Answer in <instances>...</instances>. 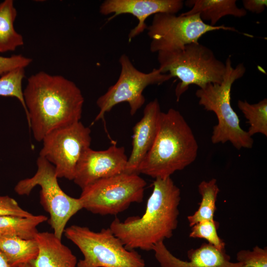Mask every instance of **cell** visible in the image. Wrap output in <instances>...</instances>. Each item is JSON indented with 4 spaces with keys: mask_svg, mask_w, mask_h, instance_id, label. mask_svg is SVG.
<instances>
[{
    "mask_svg": "<svg viewBox=\"0 0 267 267\" xmlns=\"http://www.w3.org/2000/svg\"><path fill=\"white\" fill-rule=\"evenodd\" d=\"M29 128L42 141L50 132L80 121L84 98L73 81L41 71L31 75L23 90Z\"/></svg>",
    "mask_w": 267,
    "mask_h": 267,
    "instance_id": "cell-1",
    "label": "cell"
},
{
    "mask_svg": "<svg viewBox=\"0 0 267 267\" xmlns=\"http://www.w3.org/2000/svg\"><path fill=\"white\" fill-rule=\"evenodd\" d=\"M144 213L123 222L116 218L109 228L130 250H152L158 243L170 238L178 225L180 190L169 177L156 178Z\"/></svg>",
    "mask_w": 267,
    "mask_h": 267,
    "instance_id": "cell-2",
    "label": "cell"
},
{
    "mask_svg": "<svg viewBox=\"0 0 267 267\" xmlns=\"http://www.w3.org/2000/svg\"><path fill=\"white\" fill-rule=\"evenodd\" d=\"M198 150L191 128L178 111L170 108L161 112L156 138L137 174L155 179L171 177L194 162Z\"/></svg>",
    "mask_w": 267,
    "mask_h": 267,
    "instance_id": "cell-3",
    "label": "cell"
},
{
    "mask_svg": "<svg viewBox=\"0 0 267 267\" xmlns=\"http://www.w3.org/2000/svg\"><path fill=\"white\" fill-rule=\"evenodd\" d=\"M225 71L221 84H209L198 89L195 94L199 104L207 111L216 114L218 124L213 129L211 140L213 143L230 142L237 149L251 148L254 140L247 131L240 126V120L231 107L230 94L232 84L242 78L246 68L243 63L235 67L232 66L230 56L226 59Z\"/></svg>",
    "mask_w": 267,
    "mask_h": 267,
    "instance_id": "cell-4",
    "label": "cell"
},
{
    "mask_svg": "<svg viewBox=\"0 0 267 267\" xmlns=\"http://www.w3.org/2000/svg\"><path fill=\"white\" fill-rule=\"evenodd\" d=\"M158 69L163 74L178 78L175 89L177 101L191 85L199 89L209 84H221L225 65L216 57L213 51L200 44L191 43L181 49L157 52Z\"/></svg>",
    "mask_w": 267,
    "mask_h": 267,
    "instance_id": "cell-5",
    "label": "cell"
},
{
    "mask_svg": "<svg viewBox=\"0 0 267 267\" xmlns=\"http://www.w3.org/2000/svg\"><path fill=\"white\" fill-rule=\"evenodd\" d=\"M63 233L84 256L77 267H145L141 255L126 249L110 228L95 232L86 226L72 225L65 228Z\"/></svg>",
    "mask_w": 267,
    "mask_h": 267,
    "instance_id": "cell-6",
    "label": "cell"
},
{
    "mask_svg": "<svg viewBox=\"0 0 267 267\" xmlns=\"http://www.w3.org/2000/svg\"><path fill=\"white\" fill-rule=\"evenodd\" d=\"M37 165L35 175L20 180L14 190L18 195H28L34 187L40 186L41 203L49 215L48 222L53 233L61 239L68 222L83 208L79 198L69 196L61 189L50 163L39 156Z\"/></svg>",
    "mask_w": 267,
    "mask_h": 267,
    "instance_id": "cell-7",
    "label": "cell"
},
{
    "mask_svg": "<svg viewBox=\"0 0 267 267\" xmlns=\"http://www.w3.org/2000/svg\"><path fill=\"white\" fill-rule=\"evenodd\" d=\"M146 181L137 174L122 173L98 180L82 189L83 209L95 214L117 215L143 201Z\"/></svg>",
    "mask_w": 267,
    "mask_h": 267,
    "instance_id": "cell-8",
    "label": "cell"
},
{
    "mask_svg": "<svg viewBox=\"0 0 267 267\" xmlns=\"http://www.w3.org/2000/svg\"><path fill=\"white\" fill-rule=\"evenodd\" d=\"M119 61L121 71L118 79L97 99L99 111L92 124L104 120L106 113L122 102L128 103L130 113L134 116L145 103V98L142 93L147 87L160 85L172 78L168 74L162 73L158 68H154L148 73L138 70L126 54L120 56Z\"/></svg>",
    "mask_w": 267,
    "mask_h": 267,
    "instance_id": "cell-9",
    "label": "cell"
},
{
    "mask_svg": "<svg viewBox=\"0 0 267 267\" xmlns=\"http://www.w3.org/2000/svg\"><path fill=\"white\" fill-rule=\"evenodd\" d=\"M146 30L151 39L150 50L157 53L181 49L188 44L198 43L199 39L209 32H238L234 27L223 25L211 26L202 20L198 14L177 16L168 13L154 15Z\"/></svg>",
    "mask_w": 267,
    "mask_h": 267,
    "instance_id": "cell-10",
    "label": "cell"
},
{
    "mask_svg": "<svg viewBox=\"0 0 267 267\" xmlns=\"http://www.w3.org/2000/svg\"><path fill=\"white\" fill-rule=\"evenodd\" d=\"M90 133L81 121L56 129L43 138L40 156L54 167L58 178L73 180L81 157L90 147Z\"/></svg>",
    "mask_w": 267,
    "mask_h": 267,
    "instance_id": "cell-11",
    "label": "cell"
},
{
    "mask_svg": "<svg viewBox=\"0 0 267 267\" xmlns=\"http://www.w3.org/2000/svg\"><path fill=\"white\" fill-rule=\"evenodd\" d=\"M128 159L124 147L115 141L104 150L89 147L81 157L73 180L83 189L98 180L124 173Z\"/></svg>",
    "mask_w": 267,
    "mask_h": 267,
    "instance_id": "cell-12",
    "label": "cell"
},
{
    "mask_svg": "<svg viewBox=\"0 0 267 267\" xmlns=\"http://www.w3.org/2000/svg\"><path fill=\"white\" fill-rule=\"evenodd\" d=\"M183 4L181 0H106L100 4L99 12L103 15L112 14L108 20L124 14L135 17L138 22L129 34L130 42L146 30L148 17L159 13L176 14Z\"/></svg>",
    "mask_w": 267,
    "mask_h": 267,
    "instance_id": "cell-13",
    "label": "cell"
},
{
    "mask_svg": "<svg viewBox=\"0 0 267 267\" xmlns=\"http://www.w3.org/2000/svg\"><path fill=\"white\" fill-rule=\"evenodd\" d=\"M152 250L161 267H242L240 263L231 261L225 249L220 250L208 243H203L198 248L188 250V261L174 256L164 241L156 244Z\"/></svg>",
    "mask_w": 267,
    "mask_h": 267,
    "instance_id": "cell-14",
    "label": "cell"
},
{
    "mask_svg": "<svg viewBox=\"0 0 267 267\" xmlns=\"http://www.w3.org/2000/svg\"><path fill=\"white\" fill-rule=\"evenodd\" d=\"M161 112L157 98L146 105L142 118L133 128L132 150L124 173L137 174L140 164L150 150L156 138Z\"/></svg>",
    "mask_w": 267,
    "mask_h": 267,
    "instance_id": "cell-15",
    "label": "cell"
},
{
    "mask_svg": "<svg viewBox=\"0 0 267 267\" xmlns=\"http://www.w3.org/2000/svg\"><path fill=\"white\" fill-rule=\"evenodd\" d=\"M35 239L39 253L31 262L34 267H77L76 257L53 233L38 232Z\"/></svg>",
    "mask_w": 267,
    "mask_h": 267,
    "instance_id": "cell-16",
    "label": "cell"
},
{
    "mask_svg": "<svg viewBox=\"0 0 267 267\" xmlns=\"http://www.w3.org/2000/svg\"><path fill=\"white\" fill-rule=\"evenodd\" d=\"M185 4L191 9L182 15L198 14L202 20L210 21L213 26L225 16L241 18L247 14L246 10L237 6L235 0H188Z\"/></svg>",
    "mask_w": 267,
    "mask_h": 267,
    "instance_id": "cell-17",
    "label": "cell"
},
{
    "mask_svg": "<svg viewBox=\"0 0 267 267\" xmlns=\"http://www.w3.org/2000/svg\"><path fill=\"white\" fill-rule=\"evenodd\" d=\"M0 251L10 267H16L34 261L39 253V247L35 239L3 236H0Z\"/></svg>",
    "mask_w": 267,
    "mask_h": 267,
    "instance_id": "cell-18",
    "label": "cell"
},
{
    "mask_svg": "<svg viewBox=\"0 0 267 267\" xmlns=\"http://www.w3.org/2000/svg\"><path fill=\"white\" fill-rule=\"evenodd\" d=\"M17 14L13 0L0 3V52L14 51L24 44L23 36L14 26Z\"/></svg>",
    "mask_w": 267,
    "mask_h": 267,
    "instance_id": "cell-19",
    "label": "cell"
},
{
    "mask_svg": "<svg viewBox=\"0 0 267 267\" xmlns=\"http://www.w3.org/2000/svg\"><path fill=\"white\" fill-rule=\"evenodd\" d=\"M42 215L29 217L12 216H0V236H16L26 239H35L38 232L37 227L47 221Z\"/></svg>",
    "mask_w": 267,
    "mask_h": 267,
    "instance_id": "cell-20",
    "label": "cell"
},
{
    "mask_svg": "<svg viewBox=\"0 0 267 267\" xmlns=\"http://www.w3.org/2000/svg\"><path fill=\"white\" fill-rule=\"evenodd\" d=\"M217 182V179L213 178L208 181H202L198 185L201 200L198 209L192 215L187 217L190 227L204 220H214L217 209L216 203L220 192Z\"/></svg>",
    "mask_w": 267,
    "mask_h": 267,
    "instance_id": "cell-21",
    "label": "cell"
},
{
    "mask_svg": "<svg viewBox=\"0 0 267 267\" xmlns=\"http://www.w3.org/2000/svg\"><path fill=\"white\" fill-rule=\"evenodd\" d=\"M237 106L250 125L247 131L249 135L252 137L261 134L267 136V99L265 98L255 104L239 100Z\"/></svg>",
    "mask_w": 267,
    "mask_h": 267,
    "instance_id": "cell-22",
    "label": "cell"
},
{
    "mask_svg": "<svg viewBox=\"0 0 267 267\" xmlns=\"http://www.w3.org/2000/svg\"><path fill=\"white\" fill-rule=\"evenodd\" d=\"M25 77V68H18L0 77V96L16 98L22 104L26 113L28 112L25 103L22 82Z\"/></svg>",
    "mask_w": 267,
    "mask_h": 267,
    "instance_id": "cell-23",
    "label": "cell"
},
{
    "mask_svg": "<svg viewBox=\"0 0 267 267\" xmlns=\"http://www.w3.org/2000/svg\"><path fill=\"white\" fill-rule=\"evenodd\" d=\"M219 223L215 220H204L191 226L189 236L205 239L207 243L220 250L225 249V243L218 234Z\"/></svg>",
    "mask_w": 267,
    "mask_h": 267,
    "instance_id": "cell-24",
    "label": "cell"
},
{
    "mask_svg": "<svg viewBox=\"0 0 267 267\" xmlns=\"http://www.w3.org/2000/svg\"><path fill=\"white\" fill-rule=\"evenodd\" d=\"M242 267H267V248L255 246L252 250H241L236 253Z\"/></svg>",
    "mask_w": 267,
    "mask_h": 267,
    "instance_id": "cell-25",
    "label": "cell"
},
{
    "mask_svg": "<svg viewBox=\"0 0 267 267\" xmlns=\"http://www.w3.org/2000/svg\"><path fill=\"white\" fill-rule=\"evenodd\" d=\"M29 57L20 54L10 57L0 56V77L4 74L18 68H25L32 62Z\"/></svg>",
    "mask_w": 267,
    "mask_h": 267,
    "instance_id": "cell-26",
    "label": "cell"
},
{
    "mask_svg": "<svg viewBox=\"0 0 267 267\" xmlns=\"http://www.w3.org/2000/svg\"><path fill=\"white\" fill-rule=\"evenodd\" d=\"M33 215L22 208L14 199L8 196H0V216L29 217Z\"/></svg>",
    "mask_w": 267,
    "mask_h": 267,
    "instance_id": "cell-27",
    "label": "cell"
},
{
    "mask_svg": "<svg viewBox=\"0 0 267 267\" xmlns=\"http://www.w3.org/2000/svg\"><path fill=\"white\" fill-rule=\"evenodd\" d=\"M242 3L245 10L257 14L262 13L267 6V0H243Z\"/></svg>",
    "mask_w": 267,
    "mask_h": 267,
    "instance_id": "cell-28",
    "label": "cell"
},
{
    "mask_svg": "<svg viewBox=\"0 0 267 267\" xmlns=\"http://www.w3.org/2000/svg\"><path fill=\"white\" fill-rule=\"evenodd\" d=\"M0 267H10L4 255L0 251Z\"/></svg>",
    "mask_w": 267,
    "mask_h": 267,
    "instance_id": "cell-29",
    "label": "cell"
},
{
    "mask_svg": "<svg viewBox=\"0 0 267 267\" xmlns=\"http://www.w3.org/2000/svg\"><path fill=\"white\" fill-rule=\"evenodd\" d=\"M16 267H34V266L31 263H29L21 265Z\"/></svg>",
    "mask_w": 267,
    "mask_h": 267,
    "instance_id": "cell-30",
    "label": "cell"
}]
</instances>
